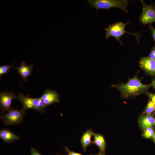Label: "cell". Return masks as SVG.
I'll use <instances>...</instances> for the list:
<instances>
[{"mask_svg": "<svg viewBox=\"0 0 155 155\" xmlns=\"http://www.w3.org/2000/svg\"><path fill=\"white\" fill-rule=\"evenodd\" d=\"M112 87L117 88L124 97L137 95L143 93H147L148 89L152 86V84H144L136 75L129 80L126 83L118 85H113Z\"/></svg>", "mask_w": 155, "mask_h": 155, "instance_id": "cell-1", "label": "cell"}, {"mask_svg": "<svg viewBox=\"0 0 155 155\" xmlns=\"http://www.w3.org/2000/svg\"><path fill=\"white\" fill-rule=\"evenodd\" d=\"M127 0H88V4L91 8H95L96 11L100 9H109L113 8L119 9L127 13L128 5Z\"/></svg>", "mask_w": 155, "mask_h": 155, "instance_id": "cell-2", "label": "cell"}, {"mask_svg": "<svg viewBox=\"0 0 155 155\" xmlns=\"http://www.w3.org/2000/svg\"><path fill=\"white\" fill-rule=\"evenodd\" d=\"M129 22H128L125 23L122 22H118L110 24L107 28H105L106 30L105 37L108 39L109 37H114L116 40L118 41L121 45L123 44V42L120 40V38L125 33L131 34L135 36L137 41L139 42V38L140 37V34L138 33H132L126 32L125 30L126 26L127 25Z\"/></svg>", "mask_w": 155, "mask_h": 155, "instance_id": "cell-3", "label": "cell"}, {"mask_svg": "<svg viewBox=\"0 0 155 155\" xmlns=\"http://www.w3.org/2000/svg\"><path fill=\"white\" fill-rule=\"evenodd\" d=\"M17 99L22 104V109L24 111L28 109H33L42 114L45 112L46 107L40 97L31 98L20 93L17 96Z\"/></svg>", "mask_w": 155, "mask_h": 155, "instance_id": "cell-4", "label": "cell"}, {"mask_svg": "<svg viewBox=\"0 0 155 155\" xmlns=\"http://www.w3.org/2000/svg\"><path fill=\"white\" fill-rule=\"evenodd\" d=\"M25 114V111L22 109L19 110L11 108L6 114L0 116V119L5 125H17L22 121Z\"/></svg>", "mask_w": 155, "mask_h": 155, "instance_id": "cell-5", "label": "cell"}, {"mask_svg": "<svg viewBox=\"0 0 155 155\" xmlns=\"http://www.w3.org/2000/svg\"><path fill=\"white\" fill-rule=\"evenodd\" d=\"M143 7L142 13L139 18L140 22L146 25L155 22V5L153 3L146 4L142 0H140Z\"/></svg>", "mask_w": 155, "mask_h": 155, "instance_id": "cell-6", "label": "cell"}, {"mask_svg": "<svg viewBox=\"0 0 155 155\" xmlns=\"http://www.w3.org/2000/svg\"><path fill=\"white\" fill-rule=\"evenodd\" d=\"M17 99L15 93L12 91H4L0 94V106L2 115L11 108V105L13 99Z\"/></svg>", "mask_w": 155, "mask_h": 155, "instance_id": "cell-7", "label": "cell"}, {"mask_svg": "<svg viewBox=\"0 0 155 155\" xmlns=\"http://www.w3.org/2000/svg\"><path fill=\"white\" fill-rule=\"evenodd\" d=\"M45 107L60 102L59 95L55 91L46 89L40 97Z\"/></svg>", "mask_w": 155, "mask_h": 155, "instance_id": "cell-8", "label": "cell"}, {"mask_svg": "<svg viewBox=\"0 0 155 155\" xmlns=\"http://www.w3.org/2000/svg\"><path fill=\"white\" fill-rule=\"evenodd\" d=\"M141 68L149 75L155 77V60L149 57L142 58L140 61Z\"/></svg>", "mask_w": 155, "mask_h": 155, "instance_id": "cell-9", "label": "cell"}, {"mask_svg": "<svg viewBox=\"0 0 155 155\" xmlns=\"http://www.w3.org/2000/svg\"><path fill=\"white\" fill-rule=\"evenodd\" d=\"M33 67V65H27L25 62L22 61L20 66L14 67L17 70L18 73L22 78V81L26 82L28 78L31 75Z\"/></svg>", "mask_w": 155, "mask_h": 155, "instance_id": "cell-10", "label": "cell"}, {"mask_svg": "<svg viewBox=\"0 0 155 155\" xmlns=\"http://www.w3.org/2000/svg\"><path fill=\"white\" fill-rule=\"evenodd\" d=\"M0 138L5 143H9L19 140L20 137L9 129H3L0 130Z\"/></svg>", "mask_w": 155, "mask_h": 155, "instance_id": "cell-11", "label": "cell"}, {"mask_svg": "<svg viewBox=\"0 0 155 155\" xmlns=\"http://www.w3.org/2000/svg\"><path fill=\"white\" fill-rule=\"evenodd\" d=\"M138 121L140 127L144 130L148 127H153L155 125V120L150 114L142 115Z\"/></svg>", "mask_w": 155, "mask_h": 155, "instance_id": "cell-12", "label": "cell"}, {"mask_svg": "<svg viewBox=\"0 0 155 155\" xmlns=\"http://www.w3.org/2000/svg\"><path fill=\"white\" fill-rule=\"evenodd\" d=\"M94 133L92 129H89L82 135L80 141L84 152L86 151L87 147L92 143L91 139L92 135H93Z\"/></svg>", "mask_w": 155, "mask_h": 155, "instance_id": "cell-13", "label": "cell"}, {"mask_svg": "<svg viewBox=\"0 0 155 155\" xmlns=\"http://www.w3.org/2000/svg\"><path fill=\"white\" fill-rule=\"evenodd\" d=\"M94 140L92 141L93 145H96L99 148L100 152L105 153L106 142L104 137L100 133H94Z\"/></svg>", "mask_w": 155, "mask_h": 155, "instance_id": "cell-14", "label": "cell"}, {"mask_svg": "<svg viewBox=\"0 0 155 155\" xmlns=\"http://www.w3.org/2000/svg\"><path fill=\"white\" fill-rule=\"evenodd\" d=\"M14 66V64L2 65L0 66V77L1 78L2 76L9 72L10 69Z\"/></svg>", "mask_w": 155, "mask_h": 155, "instance_id": "cell-15", "label": "cell"}, {"mask_svg": "<svg viewBox=\"0 0 155 155\" xmlns=\"http://www.w3.org/2000/svg\"><path fill=\"white\" fill-rule=\"evenodd\" d=\"M154 132L152 127H148L144 130L143 136L145 138H153Z\"/></svg>", "mask_w": 155, "mask_h": 155, "instance_id": "cell-16", "label": "cell"}, {"mask_svg": "<svg viewBox=\"0 0 155 155\" xmlns=\"http://www.w3.org/2000/svg\"><path fill=\"white\" fill-rule=\"evenodd\" d=\"M155 108V104L151 101H150L148 103L145 109V112L146 114H150Z\"/></svg>", "mask_w": 155, "mask_h": 155, "instance_id": "cell-17", "label": "cell"}, {"mask_svg": "<svg viewBox=\"0 0 155 155\" xmlns=\"http://www.w3.org/2000/svg\"><path fill=\"white\" fill-rule=\"evenodd\" d=\"M64 148L65 151L68 153V154L61 155H83L82 154L70 150L67 146L64 147Z\"/></svg>", "mask_w": 155, "mask_h": 155, "instance_id": "cell-18", "label": "cell"}, {"mask_svg": "<svg viewBox=\"0 0 155 155\" xmlns=\"http://www.w3.org/2000/svg\"><path fill=\"white\" fill-rule=\"evenodd\" d=\"M149 57L155 60V44L151 50Z\"/></svg>", "mask_w": 155, "mask_h": 155, "instance_id": "cell-19", "label": "cell"}, {"mask_svg": "<svg viewBox=\"0 0 155 155\" xmlns=\"http://www.w3.org/2000/svg\"><path fill=\"white\" fill-rule=\"evenodd\" d=\"M31 154L30 155H42L36 149L33 147H31L30 149Z\"/></svg>", "mask_w": 155, "mask_h": 155, "instance_id": "cell-20", "label": "cell"}, {"mask_svg": "<svg viewBox=\"0 0 155 155\" xmlns=\"http://www.w3.org/2000/svg\"><path fill=\"white\" fill-rule=\"evenodd\" d=\"M148 96L150 98L152 101L155 104V94L147 93H146Z\"/></svg>", "mask_w": 155, "mask_h": 155, "instance_id": "cell-21", "label": "cell"}, {"mask_svg": "<svg viewBox=\"0 0 155 155\" xmlns=\"http://www.w3.org/2000/svg\"><path fill=\"white\" fill-rule=\"evenodd\" d=\"M149 27L152 32V36L154 40L155 41V28L153 27L151 24L150 25Z\"/></svg>", "mask_w": 155, "mask_h": 155, "instance_id": "cell-22", "label": "cell"}, {"mask_svg": "<svg viewBox=\"0 0 155 155\" xmlns=\"http://www.w3.org/2000/svg\"><path fill=\"white\" fill-rule=\"evenodd\" d=\"M152 86L155 89V77L152 80L151 83Z\"/></svg>", "mask_w": 155, "mask_h": 155, "instance_id": "cell-23", "label": "cell"}, {"mask_svg": "<svg viewBox=\"0 0 155 155\" xmlns=\"http://www.w3.org/2000/svg\"><path fill=\"white\" fill-rule=\"evenodd\" d=\"M90 155H105V153L101 152H99V153L98 154H90Z\"/></svg>", "mask_w": 155, "mask_h": 155, "instance_id": "cell-24", "label": "cell"}, {"mask_svg": "<svg viewBox=\"0 0 155 155\" xmlns=\"http://www.w3.org/2000/svg\"><path fill=\"white\" fill-rule=\"evenodd\" d=\"M153 139H154V142L155 143V132L154 135V136H153Z\"/></svg>", "mask_w": 155, "mask_h": 155, "instance_id": "cell-25", "label": "cell"}, {"mask_svg": "<svg viewBox=\"0 0 155 155\" xmlns=\"http://www.w3.org/2000/svg\"></svg>", "mask_w": 155, "mask_h": 155, "instance_id": "cell-26", "label": "cell"}]
</instances>
